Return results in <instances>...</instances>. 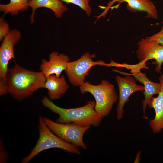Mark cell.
<instances>
[{
	"instance_id": "6da1fadb",
	"label": "cell",
	"mask_w": 163,
	"mask_h": 163,
	"mask_svg": "<svg viewBox=\"0 0 163 163\" xmlns=\"http://www.w3.org/2000/svg\"><path fill=\"white\" fill-rule=\"evenodd\" d=\"M46 78L41 71L26 69L15 63L8 69L6 78L7 93L18 102L31 96L37 90L43 88Z\"/></svg>"
},
{
	"instance_id": "7a4b0ae2",
	"label": "cell",
	"mask_w": 163,
	"mask_h": 163,
	"mask_svg": "<svg viewBox=\"0 0 163 163\" xmlns=\"http://www.w3.org/2000/svg\"><path fill=\"white\" fill-rule=\"evenodd\" d=\"M41 102L44 107L52 112L58 114L56 122L61 123H72L82 126H98L103 118L95 110V101H88L80 107L66 108L55 104L48 97L44 96Z\"/></svg>"
},
{
	"instance_id": "3957f363",
	"label": "cell",
	"mask_w": 163,
	"mask_h": 163,
	"mask_svg": "<svg viewBox=\"0 0 163 163\" xmlns=\"http://www.w3.org/2000/svg\"><path fill=\"white\" fill-rule=\"evenodd\" d=\"M39 138L30 153L21 160V163H28L39 153L51 148H59L71 153L80 155L78 147L66 142L54 133L46 124L43 117L40 115L38 126Z\"/></svg>"
},
{
	"instance_id": "277c9868",
	"label": "cell",
	"mask_w": 163,
	"mask_h": 163,
	"mask_svg": "<svg viewBox=\"0 0 163 163\" xmlns=\"http://www.w3.org/2000/svg\"><path fill=\"white\" fill-rule=\"evenodd\" d=\"M79 90L82 94L88 92L93 95L95 99V110L103 117L110 114L118 100L114 85L105 79L97 85L85 82L79 86Z\"/></svg>"
},
{
	"instance_id": "5b68a950",
	"label": "cell",
	"mask_w": 163,
	"mask_h": 163,
	"mask_svg": "<svg viewBox=\"0 0 163 163\" xmlns=\"http://www.w3.org/2000/svg\"><path fill=\"white\" fill-rule=\"evenodd\" d=\"M44 121L55 134L66 142L80 147L85 150L87 147L83 140L85 132L90 126H82L72 123H61L43 117Z\"/></svg>"
},
{
	"instance_id": "8992f818",
	"label": "cell",
	"mask_w": 163,
	"mask_h": 163,
	"mask_svg": "<svg viewBox=\"0 0 163 163\" xmlns=\"http://www.w3.org/2000/svg\"><path fill=\"white\" fill-rule=\"evenodd\" d=\"M21 32L16 29L11 30L5 37L0 47V95L7 94L6 78L9 61L14 59V46L19 41Z\"/></svg>"
},
{
	"instance_id": "52a82bcc",
	"label": "cell",
	"mask_w": 163,
	"mask_h": 163,
	"mask_svg": "<svg viewBox=\"0 0 163 163\" xmlns=\"http://www.w3.org/2000/svg\"><path fill=\"white\" fill-rule=\"evenodd\" d=\"M95 56L94 54L86 52L78 59L67 63L65 71L72 85L79 87L85 82V77L89 75V72L92 67L98 65H103L104 62L102 61L95 62L93 60Z\"/></svg>"
},
{
	"instance_id": "ba28073f",
	"label": "cell",
	"mask_w": 163,
	"mask_h": 163,
	"mask_svg": "<svg viewBox=\"0 0 163 163\" xmlns=\"http://www.w3.org/2000/svg\"><path fill=\"white\" fill-rule=\"evenodd\" d=\"M137 45L136 53L139 63L147 69L149 68L146 66V62L154 59L155 70L157 73H160L163 63V45L148 37L139 41Z\"/></svg>"
},
{
	"instance_id": "9c48e42d",
	"label": "cell",
	"mask_w": 163,
	"mask_h": 163,
	"mask_svg": "<svg viewBox=\"0 0 163 163\" xmlns=\"http://www.w3.org/2000/svg\"><path fill=\"white\" fill-rule=\"evenodd\" d=\"M112 70L126 75L124 77L118 75L116 77L119 91L117 116V119L120 120L123 117L124 107L125 104L129 101V97L134 92L144 91L145 88L144 86L137 84L136 80L132 75L117 69H113Z\"/></svg>"
},
{
	"instance_id": "30bf717a",
	"label": "cell",
	"mask_w": 163,
	"mask_h": 163,
	"mask_svg": "<svg viewBox=\"0 0 163 163\" xmlns=\"http://www.w3.org/2000/svg\"><path fill=\"white\" fill-rule=\"evenodd\" d=\"M69 60L67 55L53 51L50 54L49 60L42 59L40 70L46 78L52 75L59 77L62 72L66 69Z\"/></svg>"
},
{
	"instance_id": "8fae6325",
	"label": "cell",
	"mask_w": 163,
	"mask_h": 163,
	"mask_svg": "<svg viewBox=\"0 0 163 163\" xmlns=\"http://www.w3.org/2000/svg\"><path fill=\"white\" fill-rule=\"evenodd\" d=\"M161 85V90L157 97L152 96L148 104L149 108H153L155 112L153 119L149 124L154 133H160L163 129V72L159 78Z\"/></svg>"
},
{
	"instance_id": "7c38bea8",
	"label": "cell",
	"mask_w": 163,
	"mask_h": 163,
	"mask_svg": "<svg viewBox=\"0 0 163 163\" xmlns=\"http://www.w3.org/2000/svg\"><path fill=\"white\" fill-rule=\"evenodd\" d=\"M140 69H131V73L128 74L133 76L136 80L144 85V98L142 101V104L144 116L145 117V110L149 101L154 95L158 94L161 90V86L160 82L155 83L149 79L146 74L141 72Z\"/></svg>"
},
{
	"instance_id": "4fadbf2b",
	"label": "cell",
	"mask_w": 163,
	"mask_h": 163,
	"mask_svg": "<svg viewBox=\"0 0 163 163\" xmlns=\"http://www.w3.org/2000/svg\"><path fill=\"white\" fill-rule=\"evenodd\" d=\"M69 86L65 77L52 75L46 77L43 88L47 90L48 98L51 101L60 99L67 91Z\"/></svg>"
},
{
	"instance_id": "5bb4252c",
	"label": "cell",
	"mask_w": 163,
	"mask_h": 163,
	"mask_svg": "<svg viewBox=\"0 0 163 163\" xmlns=\"http://www.w3.org/2000/svg\"><path fill=\"white\" fill-rule=\"evenodd\" d=\"M28 5L32 9L30 16L31 24L34 22V16L37 9L40 8H46L52 10L54 16L58 18L62 17L63 14L68 10L67 7L61 0H29Z\"/></svg>"
},
{
	"instance_id": "9a60e30c",
	"label": "cell",
	"mask_w": 163,
	"mask_h": 163,
	"mask_svg": "<svg viewBox=\"0 0 163 163\" xmlns=\"http://www.w3.org/2000/svg\"><path fill=\"white\" fill-rule=\"evenodd\" d=\"M123 2H126V8L130 11L134 13L145 12L148 18L158 19L157 8L151 0H123Z\"/></svg>"
},
{
	"instance_id": "2e32d148",
	"label": "cell",
	"mask_w": 163,
	"mask_h": 163,
	"mask_svg": "<svg viewBox=\"0 0 163 163\" xmlns=\"http://www.w3.org/2000/svg\"><path fill=\"white\" fill-rule=\"evenodd\" d=\"M6 4H0V11L3 15L9 14L11 16L18 15L20 11H26L29 8L28 3L29 0H9Z\"/></svg>"
},
{
	"instance_id": "e0dca14e",
	"label": "cell",
	"mask_w": 163,
	"mask_h": 163,
	"mask_svg": "<svg viewBox=\"0 0 163 163\" xmlns=\"http://www.w3.org/2000/svg\"><path fill=\"white\" fill-rule=\"evenodd\" d=\"M90 0H61L67 4H72L79 7L84 10L88 16L92 12L91 8L89 5Z\"/></svg>"
},
{
	"instance_id": "ac0fdd59",
	"label": "cell",
	"mask_w": 163,
	"mask_h": 163,
	"mask_svg": "<svg viewBox=\"0 0 163 163\" xmlns=\"http://www.w3.org/2000/svg\"><path fill=\"white\" fill-rule=\"evenodd\" d=\"M3 15L0 18V41H2L11 31L8 23L4 18Z\"/></svg>"
},
{
	"instance_id": "d6986e66",
	"label": "cell",
	"mask_w": 163,
	"mask_h": 163,
	"mask_svg": "<svg viewBox=\"0 0 163 163\" xmlns=\"http://www.w3.org/2000/svg\"><path fill=\"white\" fill-rule=\"evenodd\" d=\"M148 37L150 39L163 45V21L161 30L158 33Z\"/></svg>"
},
{
	"instance_id": "ffe728a7",
	"label": "cell",
	"mask_w": 163,
	"mask_h": 163,
	"mask_svg": "<svg viewBox=\"0 0 163 163\" xmlns=\"http://www.w3.org/2000/svg\"><path fill=\"white\" fill-rule=\"evenodd\" d=\"M0 143V163H5L8 160V153L4 147L2 140L1 139Z\"/></svg>"
},
{
	"instance_id": "44dd1931",
	"label": "cell",
	"mask_w": 163,
	"mask_h": 163,
	"mask_svg": "<svg viewBox=\"0 0 163 163\" xmlns=\"http://www.w3.org/2000/svg\"><path fill=\"white\" fill-rule=\"evenodd\" d=\"M123 0H112L111 1L107 3V6L104 8V11L99 15V17L100 18L101 17H104L108 10L115 3L118 2L120 4L123 2Z\"/></svg>"
}]
</instances>
